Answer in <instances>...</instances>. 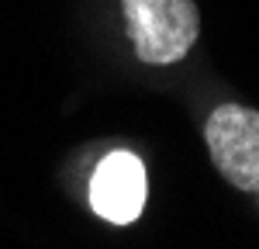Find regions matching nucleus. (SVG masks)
Segmentation results:
<instances>
[{
	"mask_svg": "<svg viewBox=\"0 0 259 249\" xmlns=\"http://www.w3.org/2000/svg\"><path fill=\"white\" fill-rule=\"evenodd\" d=\"M145 166L132 152H111L104 156L90 180V204L100 218L128 225L145 208Z\"/></svg>",
	"mask_w": 259,
	"mask_h": 249,
	"instance_id": "obj_3",
	"label": "nucleus"
},
{
	"mask_svg": "<svg viewBox=\"0 0 259 249\" xmlns=\"http://www.w3.org/2000/svg\"><path fill=\"white\" fill-rule=\"evenodd\" d=\"M124 24L135 56L149 66L180 62L200 31L194 0H124Z\"/></svg>",
	"mask_w": 259,
	"mask_h": 249,
	"instance_id": "obj_1",
	"label": "nucleus"
},
{
	"mask_svg": "<svg viewBox=\"0 0 259 249\" xmlns=\"http://www.w3.org/2000/svg\"><path fill=\"white\" fill-rule=\"evenodd\" d=\"M211 159L228 184L242 190L259 187V111L242 104H221L204 124Z\"/></svg>",
	"mask_w": 259,
	"mask_h": 249,
	"instance_id": "obj_2",
	"label": "nucleus"
}]
</instances>
